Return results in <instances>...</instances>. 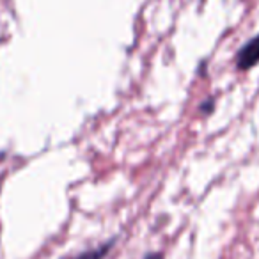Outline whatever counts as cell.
I'll list each match as a JSON object with an SVG mask.
<instances>
[{
	"mask_svg": "<svg viewBox=\"0 0 259 259\" xmlns=\"http://www.w3.org/2000/svg\"><path fill=\"white\" fill-rule=\"evenodd\" d=\"M199 108H201V112H202V114H204V115L211 114L213 108H215V100H213V98H208V100H206V101H202L201 107H199Z\"/></svg>",
	"mask_w": 259,
	"mask_h": 259,
	"instance_id": "3957f363",
	"label": "cell"
},
{
	"mask_svg": "<svg viewBox=\"0 0 259 259\" xmlns=\"http://www.w3.org/2000/svg\"><path fill=\"white\" fill-rule=\"evenodd\" d=\"M114 243H115V240L112 238V240L101 243L100 247L91 248V250H85V252H82V254H76V255H71V257H64V259H105L108 255V252L112 250Z\"/></svg>",
	"mask_w": 259,
	"mask_h": 259,
	"instance_id": "7a4b0ae2",
	"label": "cell"
},
{
	"mask_svg": "<svg viewBox=\"0 0 259 259\" xmlns=\"http://www.w3.org/2000/svg\"><path fill=\"white\" fill-rule=\"evenodd\" d=\"M259 62V34L255 37H252L247 45L238 50L236 54V66L238 69H250Z\"/></svg>",
	"mask_w": 259,
	"mask_h": 259,
	"instance_id": "6da1fadb",
	"label": "cell"
},
{
	"mask_svg": "<svg viewBox=\"0 0 259 259\" xmlns=\"http://www.w3.org/2000/svg\"><path fill=\"white\" fill-rule=\"evenodd\" d=\"M144 259H163V254L162 252H151V254H148Z\"/></svg>",
	"mask_w": 259,
	"mask_h": 259,
	"instance_id": "277c9868",
	"label": "cell"
}]
</instances>
